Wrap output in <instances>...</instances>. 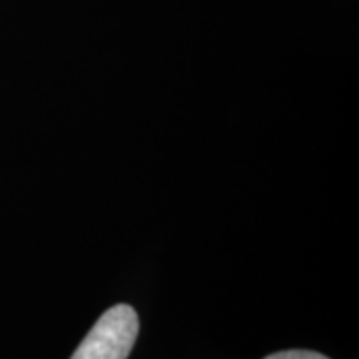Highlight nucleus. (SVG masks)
<instances>
[{
  "label": "nucleus",
  "mask_w": 359,
  "mask_h": 359,
  "mask_svg": "<svg viewBox=\"0 0 359 359\" xmlns=\"http://www.w3.org/2000/svg\"><path fill=\"white\" fill-rule=\"evenodd\" d=\"M140 330L138 313L126 304L106 309L70 359H128Z\"/></svg>",
  "instance_id": "obj_1"
},
{
  "label": "nucleus",
  "mask_w": 359,
  "mask_h": 359,
  "mask_svg": "<svg viewBox=\"0 0 359 359\" xmlns=\"http://www.w3.org/2000/svg\"><path fill=\"white\" fill-rule=\"evenodd\" d=\"M264 359H330L321 355L318 351H308V349H290V351H280V353H271Z\"/></svg>",
  "instance_id": "obj_2"
}]
</instances>
